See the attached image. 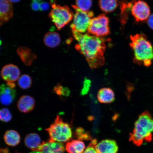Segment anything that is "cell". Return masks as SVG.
<instances>
[{"mask_svg": "<svg viewBox=\"0 0 153 153\" xmlns=\"http://www.w3.org/2000/svg\"><path fill=\"white\" fill-rule=\"evenodd\" d=\"M98 153H117L118 146L115 141L112 140H104L97 143L95 146Z\"/></svg>", "mask_w": 153, "mask_h": 153, "instance_id": "cell-12", "label": "cell"}, {"mask_svg": "<svg viewBox=\"0 0 153 153\" xmlns=\"http://www.w3.org/2000/svg\"><path fill=\"white\" fill-rule=\"evenodd\" d=\"M148 24L149 27L153 30V14L150 15L148 19Z\"/></svg>", "mask_w": 153, "mask_h": 153, "instance_id": "cell-29", "label": "cell"}, {"mask_svg": "<svg viewBox=\"0 0 153 153\" xmlns=\"http://www.w3.org/2000/svg\"><path fill=\"white\" fill-rule=\"evenodd\" d=\"M52 9L49 13V17L60 30L69 23L73 17L74 13L67 5L62 6L55 3L51 4Z\"/></svg>", "mask_w": 153, "mask_h": 153, "instance_id": "cell-5", "label": "cell"}, {"mask_svg": "<svg viewBox=\"0 0 153 153\" xmlns=\"http://www.w3.org/2000/svg\"><path fill=\"white\" fill-rule=\"evenodd\" d=\"M132 15L137 22H142L148 20L150 15V10L146 2L138 0L134 2L131 7Z\"/></svg>", "mask_w": 153, "mask_h": 153, "instance_id": "cell-8", "label": "cell"}, {"mask_svg": "<svg viewBox=\"0 0 153 153\" xmlns=\"http://www.w3.org/2000/svg\"><path fill=\"white\" fill-rule=\"evenodd\" d=\"M8 151L6 149H0V153H8Z\"/></svg>", "mask_w": 153, "mask_h": 153, "instance_id": "cell-30", "label": "cell"}, {"mask_svg": "<svg viewBox=\"0 0 153 153\" xmlns=\"http://www.w3.org/2000/svg\"><path fill=\"white\" fill-rule=\"evenodd\" d=\"M76 6L84 11H89L92 5V0H76Z\"/></svg>", "mask_w": 153, "mask_h": 153, "instance_id": "cell-23", "label": "cell"}, {"mask_svg": "<svg viewBox=\"0 0 153 153\" xmlns=\"http://www.w3.org/2000/svg\"><path fill=\"white\" fill-rule=\"evenodd\" d=\"M30 153H42L41 152H40V151H33V152H30Z\"/></svg>", "mask_w": 153, "mask_h": 153, "instance_id": "cell-32", "label": "cell"}, {"mask_svg": "<svg viewBox=\"0 0 153 153\" xmlns=\"http://www.w3.org/2000/svg\"><path fill=\"white\" fill-rule=\"evenodd\" d=\"M72 7L75 10V13L71 27L72 30L81 33H85L88 28L94 13L92 11H82L75 5H72Z\"/></svg>", "mask_w": 153, "mask_h": 153, "instance_id": "cell-6", "label": "cell"}, {"mask_svg": "<svg viewBox=\"0 0 153 153\" xmlns=\"http://www.w3.org/2000/svg\"><path fill=\"white\" fill-rule=\"evenodd\" d=\"M11 3H18L20 1V0H8Z\"/></svg>", "mask_w": 153, "mask_h": 153, "instance_id": "cell-31", "label": "cell"}, {"mask_svg": "<svg viewBox=\"0 0 153 153\" xmlns=\"http://www.w3.org/2000/svg\"><path fill=\"white\" fill-rule=\"evenodd\" d=\"M49 8V5L48 3L43 2L40 3V10L41 11H45L48 10Z\"/></svg>", "mask_w": 153, "mask_h": 153, "instance_id": "cell-26", "label": "cell"}, {"mask_svg": "<svg viewBox=\"0 0 153 153\" xmlns=\"http://www.w3.org/2000/svg\"><path fill=\"white\" fill-rule=\"evenodd\" d=\"M153 118L148 111H145L136 121L133 133L131 134V140L137 146L145 142H150L152 139Z\"/></svg>", "mask_w": 153, "mask_h": 153, "instance_id": "cell-3", "label": "cell"}, {"mask_svg": "<svg viewBox=\"0 0 153 153\" xmlns=\"http://www.w3.org/2000/svg\"><path fill=\"white\" fill-rule=\"evenodd\" d=\"M4 138L7 144L10 146H16L20 142V136L15 130H10L6 131Z\"/></svg>", "mask_w": 153, "mask_h": 153, "instance_id": "cell-20", "label": "cell"}, {"mask_svg": "<svg viewBox=\"0 0 153 153\" xmlns=\"http://www.w3.org/2000/svg\"><path fill=\"white\" fill-rule=\"evenodd\" d=\"M35 106V101L33 97L24 95L20 97L17 103L19 111L24 113H27L33 110Z\"/></svg>", "mask_w": 153, "mask_h": 153, "instance_id": "cell-15", "label": "cell"}, {"mask_svg": "<svg viewBox=\"0 0 153 153\" xmlns=\"http://www.w3.org/2000/svg\"><path fill=\"white\" fill-rule=\"evenodd\" d=\"M17 53L21 60L26 66H31L34 60L37 58V55L32 52L31 50L26 47H19Z\"/></svg>", "mask_w": 153, "mask_h": 153, "instance_id": "cell-14", "label": "cell"}, {"mask_svg": "<svg viewBox=\"0 0 153 153\" xmlns=\"http://www.w3.org/2000/svg\"><path fill=\"white\" fill-rule=\"evenodd\" d=\"M65 148L68 153H83L86 148L85 143L79 140L68 141Z\"/></svg>", "mask_w": 153, "mask_h": 153, "instance_id": "cell-18", "label": "cell"}, {"mask_svg": "<svg viewBox=\"0 0 153 153\" xmlns=\"http://www.w3.org/2000/svg\"><path fill=\"white\" fill-rule=\"evenodd\" d=\"M14 83L7 82L0 85V102L3 105L9 106L14 102L16 97Z\"/></svg>", "mask_w": 153, "mask_h": 153, "instance_id": "cell-9", "label": "cell"}, {"mask_svg": "<svg viewBox=\"0 0 153 153\" xmlns=\"http://www.w3.org/2000/svg\"><path fill=\"white\" fill-rule=\"evenodd\" d=\"M72 34L78 43L75 48L85 57L92 69L100 68L105 64V42L110 39L97 37L89 33L83 34L72 30Z\"/></svg>", "mask_w": 153, "mask_h": 153, "instance_id": "cell-1", "label": "cell"}, {"mask_svg": "<svg viewBox=\"0 0 153 153\" xmlns=\"http://www.w3.org/2000/svg\"><path fill=\"white\" fill-rule=\"evenodd\" d=\"M42 0H32L33 2H39L40 1H41Z\"/></svg>", "mask_w": 153, "mask_h": 153, "instance_id": "cell-33", "label": "cell"}, {"mask_svg": "<svg viewBox=\"0 0 153 153\" xmlns=\"http://www.w3.org/2000/svg\"><path fill=\"white\" fill-rule=\"evenodd\" d=\"M20 74L18 67L14 64L6 65L1 70L2 77L7 82L14 83L19 79Z\"/></svg>", "mask_w": 153, "mask_h": 153, "instance_id": "cell-10", "label": "cell"}, {"mask_svg": "<svg viewBox=\"0 0 153 153\" xmlns=\"http://www.w3.org/2000/svg\"><path fill=\"white\" fill-rule=\"evenodd\" d=\"M12 3L8 0H0V26L13 18Z\"/></svg>", "mask_w": 153, "mask_h": 153, "instance_id": "cell-11", "label": "cell"}, {"mask_svg": "<svg viewBox=\"0 0 153 153\" xmlns=\"http://www.w3.org/2000/svg\"><path fill=\"white\" fill-rule=\"evenodd\" d=\"M42 143L39 136L36 133L28 134L25 139L26 146L34 151H39L40 147Z\"/></svg>", "mask_w": 153, "mask_h": 153, "instance_id": "cell-16", "label": "cell"}, {"mask_svg": "<svg viewBox=\"0 0 153 153\" xmlns=\"http://www.w3.org/2000/svg\"><path fill=\"white\" fill-rule=\"evenodd\" d=\"M32 79L30 76L27 74H24L19 78L18 84L19 87L22 89L29 88L32 85Z\"/></svg>", "mask_w": 153, "mask_h": 153, "instance_id": "cell-22", "label": "cell"}, {"mask_svg": "<svg viewBox=\"0 0 153 153\" xmlns=\"http://www.w3.org/2000/svg\"><path fill=\"white\" fill-rule=\"evenodd\" d=\"M101 10L106 13L113 12L118 6L117 0H99Z\"/></svg>", "mask_w": 153, "mask_h": 153, "instance_id": "cell-21", "label": "cell"}, {"mask_svg": "<svg viewBox=\"0 0 153 153\" xmlns=\"http://www.w3.org/2000/svg\"><path fill=\"white\" fill-rule=\"evenodd\" d=\"M97 99L101 103L110 104L115 100L114 93L110 88H102L99 91L97 94Z\"/></svg>", "mask_w": 153, "mask_h": 153, "instance_id": "cell-17", "label": "cell"}, {"mask_svg": "<svg viewBox=\"0 0 153 153\" xmlns=\"http://www.w3.org/2000/svg\"><path fill=\"white\" fill-rule=\"evenodd\" d=\"M38 151L42 153H64L65 147L62 143L48 140L43 142Z\"/></svg>", "mask_w": 153, "mask_h": 153, "instance_id": "cell-13", "label": "cell"}, {"mask_svg": "<svg viewBox=\"0 0 153 153\" xmlns=\"http://www.w3.org/2000/svg\"><path fill=\"white\" fill-rule=\"evenodd\" d=\"M49 134V141L60 143L68 142L72 137L71 127L63 121L60 115H57L54 122L45 129Z\"/></svg>", "mask_w": 153, "mask_h": 153, "instance_id": "cell-4", "label": "cell"}, {"mask_svg": "<svg viewBox=\"0 0 153 153\" xmlns=\"http://www.w3.org/2000/svg\"><path fill=\"white\" fill-rule=\"evenodd\" d=\"M12 118V114L8 109L3 108L0 109V121L8 122Z\"/></svg>", "mask_w": 153, "mask_h": 153, "instance_id": "cell-25", "label": "cell"}, {"mask_svg": "<svg viewBox=\"0 0 153 153\" xmlns=\"http://www.w3.org/2000/svg\"><path fill=\"white\" fill-rule=\"evenodd\" d=\"M43 42L46 46L51 48L56 47L61 43V38L58 33L50 31L46 33L44 38Z\"/></svg>", "mask_w": 153, "mask_h": 153, "instance_id": "cell-19", "label": "cell"}, {"mask_svg": "<svg viewBox=\"0 0 153 153\" xmlns=\"http://www.w3.org/2000/svg\"><path fill=\"white\" fill-rule=\"evenodd\" d=\"M130 47L134 53V62L139 65L149 66L153 62V48L152 44L143 34L130 36Z\"/></svg>", "mask_w": 153, "mask_h": 153, "instance_id": "cell-2", "label": "cell"}, {"mask_svg": "<svg viewBox=\"0 0 153 153\" xmlns=\"http://www.w3.org/2000/svg\"><path fill=\"white\" fill-rule=\"evenodd\" d=\"M109 22V19L105 14L92 19L88 29V33L100 37L108 35L110 33Z\"/></svg>", "mask_w": 153, "mask_h": 153, "instance_id": "cell-7", "label": "cell"}, {"mask_svg": "<svg viewBox=\"0 0 153 153\" xmlns=\"http://www.w3.org/2000/svg\"><path fill=\"white\" fill-rule=\"evenodd\" d=\"M53 91L59 96L68 97L70 94V91L68 88L64 87L60 84L55 86Z\"/></svg>", "mask_w": 153, "mask_h": 153, "instance_id": "cell-24", "label": "cell"}, {"mask_svg": "<svg viewBox=\"0 0 153 153\" xmlns=\"http://www.w3.org/2000/svg\"><path fill=\"white\" fill-rule=\"evenodd\" d=\"M83 153H98L96 150L95 147L90 146L85 149Z\"/></svg>", "mask_w": 153, "mask_h": 153, "instance_id": "cell-28", "label": "cell"}, {"mask_svg": "<svg viewBox=\"0 0 153 153\" xmlns=\"http://www.w3.org/2000/svg\"><path fill=\"white\" fill-rule=\"evenodd\" d=\"M1 39H0V46H1Z\"/></svg>", "mask_w": 153, "mask_h": 153, "instance_id": "cell-34", "label": "cell"}, {"mask_svg": "<svg viewBox=\"0 0 153 153\" xmlns=\"http://www.w3.org/2000/svg\"><path fill=\"white\" fill-rule=\"evenodd\" d=\"M40 3L37 2H32L31 4V8L33 11H38L40 10Z\"/></svg>", "mask_w": 153, "mask_h": 153, "instance_id": "cell-27", "label": "cell"}]
</instances>
